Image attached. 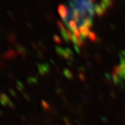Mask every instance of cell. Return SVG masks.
I'll use <instances>...</instances> for the list:
<instances>
[{
    "instance_id": "cell-2",
    "label": "cell",
    "mask_w": 125,
    "mask_h": 125,
    "mask_svg": "<svg viewBox=\"0 0 125 125\" xmlns=\"http://www.w3.org/2000/svg\"><path fill=\"white\" fill-rule=\"evenodd\" d=\"M113 76L116 79L118 83L125 84V60L121 61L120 64L115 70Z\"/></svg>"
},
{
    "instance_id": "cell-1",
    "label": "cell",
    "mask_w": 125,
    "mask_h": 125,
    "mask_svg": "<svg viewBox=\"0 0 125 125\" xmlns=\"http://www.w3.org/2000/svg\"><path fill=\"white\" fill-rule=\"evenodd\" d=\"M113 0H63L58 7L62 37L75 47L90 39L94 23L103 16Z\"/></svg>"
}]
</instances>
